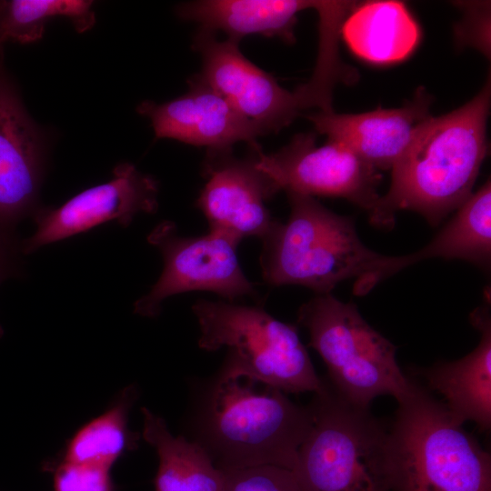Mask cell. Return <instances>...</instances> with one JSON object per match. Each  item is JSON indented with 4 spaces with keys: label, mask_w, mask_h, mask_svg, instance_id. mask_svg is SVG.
I'll return each instance as SVG.
<instances>
[{
    "label": "cell",
    "mask_w": 491,
    "mask_h": 491,
    "mask_svg": "<svg viewBox=\"0 0 491 491\" xmlns=\"http://www.w3.org/2000/svg\"><path fill=\"white\" fill-rule=\"evenodd\" d=\"M465 16L462 23L457 25L456 40L465 44L472 45L478 48L486 55H489V9L483 3H466Z\"/></svg>",
    "instance_id": "obj_25"
},
{
    "label": "cell",
    "mask_w": 491,
    "mask_h": 491,
    "mask_svg": "<svg viewBox=\"0 0 491 491\" xmlns=\"http://www.w3.org/2000/svg\"><path fill=\"white\" fill-rule=\"evenodd\" d=\"M297 321L326 366L327 382L345 400L370 407L379 396L397 400L408 390L411 378L397 364L396 346L363 318L355 304L317 295L301 306Z\"/></svg>",
    "instance_id": "obj_7"
},
{
    "label": "cell",
    "mask_w": 491,
    "mask_h": 491,
    "mask_svg": "<svg viewBox=\"0 0 491 491\" xmlns=\"http://www.w3.org/2000/svg\"><path fill=\"white\" fill-rule=\"evenodd\" d=\"M141 411L143 437L158 456L155 491H223L225 474L202 445L173 436L162 417Z\"/></svg>",
    "instance_id": "obj_20"
},
{
    "label": "cell",
    "mask_w": 491,
    "mask_h": 491,
    "mask_svg": "<svg viewBox=\"0 0 491 491\" xmlns=\"http://www.w3.org/2000/svg\"><path fill=\"white\" fill-rule=\"evenodd\" d=\"M47 133L30 116L17 85L0 69V231H15L41 206Z\"/></svg>",
    "instance_id": "obj_12"
},
{
    "label": "cell",
    "mask_w": 491,
    "mask_h": 491,
    "mask_svg": "<svg viewBox=\"0 0 491 491\" xmlns=\"http://www.w3.org/2000/svg\"><path fill=\"white\" fill-rule=\"evenodd\" d=\"M479 332L476 348L455 361L437 362L421 371L430 392L461 423L474 422L481 431L491 426V317L487 306L476 308L469 316Z\"/></svg>",
    "instance_id": "obj_16"
},
{
    "label": "cell",
    "mask_w": 491,
    "mask_h": 491,
    "mask_svg": "<svg viewBox=\"0 0 491 491\" xmlns=\"http://www.w3.org/2000/svg\"><path fill=\"white\" fill-rule=\"evenodd\" d=\"M256 167L277 191L309 196L342 197L373 210L381 175L343 145L327 140L316 145L314 134H298L279 151L265 155L256 149Z\"/></svg>",
    "instance_id": "obj_10"
},
{
    "label": "cell",
    "mask_w": 491,
    "mask_h": 491,
    "mask_svg": "<svg viewBox=\"0 0 491 491\" xmlns=\"http://www.w3.org/2000/svg\"><path fill=\"white\" fill-rule=\"evenodd\" d=\"M290 214L261 239L262 275L272 286L299 285L317 295L341 282L376 274L387 256L367 247L354 218L338 215L313 196L287 193Z\"/></svg>",
    "instance_id": "obj_4"
},
{
    "label": "cell",
    "mask_w": 491,
    "mask_h": 491,
    "mask_svg": "<svg viewBox=\"0 0 491 491\" xmlns=\"http://www.w3.org/2000/svg\"><path fill=\"white\" fill-rule=\"evenodd\" d=\"M241 240L220 229H209L198 237L180 236L173 222L159 223L147 241L161 252L164 269L149 293L135 303V313L155 317L165 298L195 290L211 291L229 301L254 296L255 286L244 275L236 256Z\"/></svg>",
    "instance_id": "obj_9"
},
{
    "label": "cell",
    "mask_w": 491,
    "mask_h": 491,
    "mask_svg": "<svg viewBox=\"0 0 491 491\" xmlns=\"http://www.w3.org/2000/svg\"><path fill=\"white\" fill-rule=\"evenodd\" d=\"M22 255L21 241L15 231H0V284L21 274ZM2 335L0 326V336Z\"/></svg>",
    "instance_id": "obj_26"
},
{
    "label": "cell",
    "mask_w": 491,
    "mask_h": 491,
    "mask_svg": "<svg viewBox=\"0 0 491 491\" xmlns=\"http://www.w3.org/2000/svg\"><path fill=\"white\" fill-rule=\"evenodd\" d=\"M136 110L150 120L156 138L206 146L209 152L230 151L238 142L256 147V138L266 135L198 75L183 95L161 104L146 100Z\"/></svg>",
    "instance_id": "obj_13"
},
{
    "label": "cell",
    "mask_w": 491,
    "mask_h": 491,
    "mask_svg": "<svg viewBox=\"0 0 491 491\" xmlns=\"http://www.w3.org/2000/svg\"><path fill=\"white\" fill-rule=\"evenodd\" d=\"M490 87L488 77L464 105L419 125L369 213L372 225L392 226L397 211L411 210L436 226L469 198L487 153Z\"/></svg>",
    "instance_id": "obj_1"
},
{
    "label": "cell",
    "mask_w": 491,
    "mask_h": 491,
    "mask_svg": "<svg viewBox=\"0 0 491 491\" xmlns=\"http://www.w3.org/2000/svg\"><path fill=\"white\" fill-rule=\"evenodd\" d=\"M317 1L306 0H199L181 4L178 16L199 24L201 29L223 31L228 40L259 35L277 36L287 44L296 41L297 15L315 8Z\"/></svg>",
    "instance_id": "obj_18"
},
{
    "label": "cell",
    "mask_w": 491,
    "mask_h": 491,
    "mask_svg": "<svg viewBox=\"0 0 491 491\" xmlns=\"http://www.w3.org/2000/svg\"><path fill=\"white\" fill-rule=\"evenodd\" d=\"M110 470L63 460L54 471V491H114Z\"/></svg>",
    "instance_id": "obj_24"
},
{
    "label": "cell",
    "mask_w": 491,
    "mask_h": 491,
    "mask_svg": "<svg viewBox=\"0 0 491 491\" xmlns=\"http://www.w3.org/2000/svg\"><path fill=\"white\" fill-rule=\"evenodd\" d=\"M90 0H9L5 1L3 33L5 42L30 44L42 38L47 22L55 17L68 19L78 33L95 23Z\"/></svg>",
    "instance_id": "obj_22"
},
{
    "label": "cell",
    "mask_w": 491,
    "mask_h": 491,
    "mask_svg": "<svg viewBox=\"0 0 491 491\" xmlns=\"http://www.w3.org/2000/svg\"><path fill=\"white\" fill-rule=\"evenodd\" d=\"M340 36L360 58L374 64L406 59L420 40V28L399 1L357 4L345 18Z\"/></svg>",
    "instance_id": "obj_19"
},
{
    "label": "cell",
    "mask_w": 491,
    "mask_h": 491,
    "mask_svg": "<svg viewBox=\"0 0 491 491\" xmlns=\"http://www.w3.org/2000/svg\"><path fill=\"white\" fill-rule=\"evenodd\" d=\"M157 195L156 179L131 163L118 164L109 181L79 192L59 206H40L32 216L36 229L21 241L22 252L34 253L111 221L126 227L136 214L156 212Z\"/></svg>",
    "instance_id": "obj_11"
},
{
    "label": "cell",
    "mask_w": 491,
    "mask_h": 491,
    "mask_svg": "<svg viewBox=\"0 0 491 491\" xmlns=\"http://www.w3.org/2000/svg\"><path fill=\"white\" fill-rule=\"evenodd\" d=\"M205 184L196 205L206 217L209 229H220L243 239L263 238L276 221L266 202L278 191L256 165L231 152H209Z\"/></svg>",
    "instance_id": "obj_14"
},
{
    "label": "cell",
    "mask_w": 491,
    "mask_h": 491,
    "mask_svg": "<svg viewBox=\"0 0 491 491\" xmlns=\"http://www.w3.org/2000/svg\"><path fill=\"white\" fill-rule=\"evenodd\" d=\"M246 376L222 370L204 417L198 442L222 471L276 466L295 471L298 451L312 426L309 406Z\"/></svg>",
    "instance_id": "obj_2"
},
{
    "label": "cell",
    "mask_w": 491,
    "mask_h": 491,
    "mask_svg": "<svg viewBox=\"0 0 491 491\" xmlns=\"http://www.w3.org/2000/svg\"><path fill=\"white\" fill-rule=\"evenodd\" d=\"M460 259L487 270L491 262V185L488 179L457 209L448 223L420 250L387 256L379 270L361 284L356 295L368 293L378 283L425 259Z\"/></svg>",
    "instance_id": "obj_17"
},
{
    "label": "cell",
    "mask_w": 491,
    "mask_h": 491,
    "mask_svg": "<svg viewBox=\"0 0 491 491\" xmlns=\"http://www.w3.org/2000/svg\"><path fill=\"white\" fill-rule=\"evenodd\" d=\"M192 309L200 327V348L228 349L223 370L286 394H315L323 388L324 379L316 375L296 326L259 306L198 300Z\"/></svg>",
    "instance_id": "obj_6"
},
{
    "label": "cell",
    "mask_w": 491,
    "mask_h": 491,
    "mask_svg": "<svg viewBox=\"0 0 491 491\" xmlns=\"http://www.w3.org/2000/svg\"><path fill=\"white\" fill-rule=\"evenodd\" d=\"M5 1H0V69L4 67V45L5 43L3 33V21Z\"/></svg>",
    "instance_id": "obj_27"
},
{
    "label": "cell",
    "mask_w": 491,
    "mask_h": 491,
    "mask_svg": "<svg viewBox=\"0 0 491 491\" xmlns=\"http://www.w3.org/2000/svg\"><path fill=\"white\" fill-rule=\"evenodd\" d=\"M389 427L395 491H491V456L411 378Z\"/></svg>",
    "instance_id": "obj_3"
},
{
    "label": "cell",
    "mask_w": 491,
    "mask_h": 491,
    "mask_svg": "<svg viewBox=\"0 0 491 491\" xmlns=\"http://www.w3.org/2000/svg\"><path fill=\"white\" fill-rule=\"evenodd\" d=\"M294 471L303 491H395L389 427L324 379Z\"/></svg>",
    "instance_id": "obj_5"
},
{
    "label": "cell",
    "mask_w": 491,
    "mask_h": 491,
    "mask_svg": "<svg viewBox=\"0 0 491 491\" xmlns=\"http://www.w3.org/2000/svg\"><path fill=\"white\" fill-rule=\"evenodd\" d=\"M194 47L202 59L198 75L266 134L287 126L309 107L332 110L333 91L338 80L326 70L315 68L307 83L289 91L248 60L236 42L220 41L215 33L200 29Z\"/></svg>",
    "instance_id": "obj_8"
},
{
    "label": "cell",
    "mask_w": 491,
    "mask_h": 491,
    "mask_svg": "<svg viewBox=\"0 0 491 491\" xmlns=\"http://www.w3.org/2000/svg\"><path fill=\"white\" fill-rule=\"evenodd\" d=\"M126 387L105 412L80 427L66 445L64 461L110 468L135 443L128 429V414L135 398Z\"/></svg>",
    "instance_id": "obj_21"
},
{
    "label": "cell",
    "mask_w": 491,
    "mask_h": 491,
    "mask_svg": "<svg viewBox=\"0 0 491 491\" xmlns=\"http://www.w3.org/2000/svg\"><path fill=\"white\" fill-rule=\"evenodd\" d=\"M432 97L420 87L401 107L359 114L319 111L306 117L318 133L351 150L376 170L391 169L419 125L429 116Z\"/></svg>",
    "instance_id": "obj_15"
},
{
    "label": "cell",
    "mask_w": 491,
    "mask_h": 491,
    "mask_svg": "<svg viewBox=\"0 0 491 491\" xmlns=\"http://www.w3.org/2000/svg\"><path fill=\"white\" fill-rule=\"evenodd\" d=\"M223 472V491H303L294 471L276 466H256Z\"/></svg>",
    "instance_id": "obj_23"
}]
</instances>
